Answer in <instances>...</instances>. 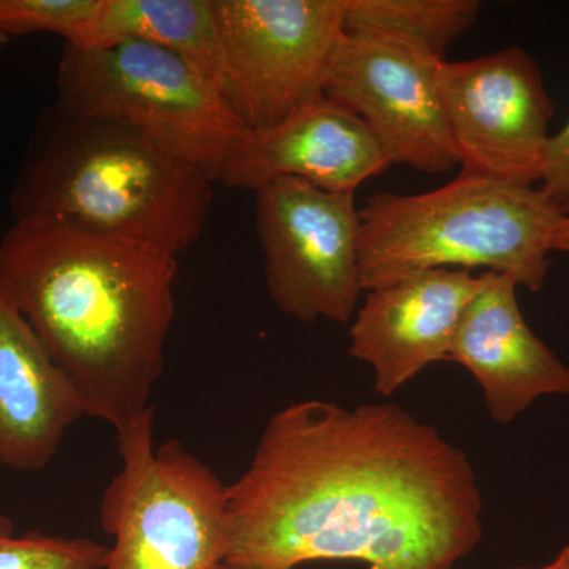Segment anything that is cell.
Here are the masks:
<instances>
[{"label":"cell","instance_id":"9","mask_svg":"<svg viewBox=\"0 0 569 569\" xmlns=\"http://www.w3.org/2000/svg\"><path fill=\"white\" fill-rule=\"evenodd\" d=\"M438 84L463 173L520 186L541 181L556 107L530 52L509 47L443 61Z\"/></svg>","mask_w":569,"mask_h":569},{"label":"cell","instance_id":"23","mask_svg":"<svg viewBox=\"0 0 569 569\" xmlns=\"http://www.w3.org/2000/svg\"><path fill=\"white\" fill-rule=\"evenodd\" d=\"M10 37L7 36V33L2 32V29H0V50H2L3 47H6L7 43H9Z\"/></svg>","mask_w":569,"mask_h":569},{"label":"cell","instance_id":"17","mask_svg":"<svg viewBox=\"0 0 569 569\" xmlns=\"http://www.w3.org/2000/svg\"><path fill=\"white\" fill-rule=\"evenodd\" d=\"M108 550L92 538L17 535L13 520L0 515V569H104Z\"/></svg>","mask_w":569,"mask_h":569},{"label":"cell","instance_id":"11","mask_svg":"<svg viewBox=\"0 0 569 569\" xmlns=\"http://www.w3.org/2000/svg\"><path fill=\"white\" fill-rule=\"evenodd\" d=\"M482 287L485 274L432 269L369 291L351 321L348 353L372 367L378 395L392 396L451 359L463 312Z\"/></svg>","mask_w":569,"mask_h":569},{"label":"cell","instance_id":"21","mask_svg":"<svg viewBox=\"0 0 569 569\" xmlns=\"http://www.w3.org/2000/svg\"><path fill=\"white\" fill-rule=\"evenodd\" d=\"M515 569H569V546L560 550L559 556L556 557L550 563L545 565V567L538 568H515Z\"/></svg>","mask_w":569,"mask_h":569},{"label":"cell","instance_id":"12","mask_svg":"<svg viewBox=\"0 0 569 569\" xmlns=\"http://www.w3.org/2000/svg\"><path fill=\"white\" fill-rule=\"evenodd\" d=\"M388 167L366 123L325 97L271 129H246L224 157L217 182L257 192L291 178L328 192L355 193Z\"/></svg>","mask_w":569,"mask_h":569},{"label":"cell","instance_id":"16","mask_svg":"<svg viewBox=\"0 0 569 569\" xmlns=\"http://www.w3.org/2000/svg\"><path fill=\"white\" fill-rule=\"evenodd\" d=\"M343 31L396 41L447 61L448 48L478 20V0H342Z\"/></svg>","mask_w":569,"mask_h":569},{"label":"cell","instance_id":"7","mask_svg":"<svg viewBox=\"0 0 569 569\" xmlns=\"http://www.w3.org/2000/svg\"><path fill=\"white\" fill-rule=\"evenodd\" d=\"M224 97L247 130L325 99L343 31L342 0H212Z\"/></svg>","mask_w":569,"mask_h":569},{"label":"cell","instance_id":"13","mask_svg":"<svg viewBox=\"0 0 569 569\" xmlns=\"http://www.w3.org/2000/svg\"><path fill=\"white\" fill-rule=\"evenodd\" d=\"M519 284L485 272V287L460 320L451 359L473 373L490 418L508 426L545 396L569 397V367L522 316Z\"/></svg>","mask_w":569,"mask_h":569},{"label":"cell","instance_id":"20","mask_svg":"<svg viewBox=\"0 0 569 569\" xmlns=\"http://www.w3.org/2000/svg\"><path fill=\"white\" fill-rule=\"evenodd\" d=\"M552 252L569 254V216H565L553 231Z\"/></svg>","mask_w":569,"mask_h":569},{"label":"cell","instance_id":"10","mask_svg":"<svg viewBox=\"0 0 569 569\" xmlns=\"http://www.w3.org/2000/svg\"><path fill=\"white\" fill-rule=\"evenodd\" d=\"M441 62L396 41L346 33L325 97L366 123L389 164L448 173L459 159L438 84Z\"/></svg>","mask_w":569,"mask_h":569},{"label":"cell","instance_id":"2","mask_svg":"<svg viewBox=\"0 0 569 569\" xmlns=\"http://www.w3.org/2000/svg\"><path fill=\"white\" fill-rule=\"evenodd\" d=\"M179 261L61 220H21L0 241V287L84 403L122 429L151 410L173 325Z\"/></svg>","mask_w":569,"mask_h":569},{"label":"cell","instance_id":"6","mask_svg":"<svg viewBox=\"0 0 569 569\" xmlns=\"http://www.w3.org/2000/svg\"><path fill=\"white\" fill-rule=\"evenodd\" d=\"M156 408L116 430L122 466L100 503L104 569H217L228 550L227 486L179 440L153 445Z\"/></svg>","mask_w":569,"mask_h":569},{"label":"cell","instance_id":"5","mask_svg":"<svg viewBox=\"0 0 569 569\" xmlns=\"http://www.w3.org/2000/svg\"><path fill=\"white\" fill-rule=\"evenodd\" d=\"M56 89L62 111L121 122L216 181L246 130L216 86L173 52L142 41L63 44Z\"/></svg>","mask_w":569,"mask_h":569},{"label":"cell","instance_id":"19","mask_svg":"<svg viewBox=\"0 0 569 569\" xmlns=\"http://www.w3.org/2000/svg\"><path fill=\"white\" fill-rule=\"evenodd\" d=\"M539 189L563 216H569V118L550 137Z\"/></svg>","mask_w":569,"mask_h":569},{"label":"cell","instance_id":"15","mask_svg":"<svg viewBox=\"0 0 569 569\" xmlns=\"http://www.w3.org/2000/svg\"><path fill=\"white\" fill-rule=\"evenodd\" d=\"M142 41L173 52L224 96V59L212 0H104L86 48Z\"/></svg>","mask_w":569,"mask_h":569},{"label":"cell","instance_id":"3","mask_svg":"<svg viewBox=\"0 0 569 569\" xmlns=\"http://www.w3.org/2000/svg\"><path fill=\"white\" fill-rule=\"evenodd\" d=\"M213 182L121 122L54 104L33 130L10 209L14 222L61 220L179 258L203 236Z\"/></svg>","mask_w":569,"mask_h":569},{"label":"cell","instance_id":"8","mask_svg":"<svg viewBox=\"0 0 569 569\" xmlns=\"http://www.w3.org/2000/svg\"><path fill=\"white\" fill-rule=\"evenodd\" d=\"M254 193L266 288L277 309L301 323L351 325L365 291L355 193L328 192L291 178Z\"/></svg>","mask_w":569,"mask_h":569},{"label":"cell","instance_id":"22","mask_svg":"<svg viewBox=\"0 0 569 569\" xmlns=\"http://www.w3.org/2000/svg\"><path fill=\"white\" fill-rule=\"evenodd\" d=\"M217 569H258V568H250V567H242V565H234V563H224L220 565Z\"/></svg>","mask_w":569,"mask_h":569},{"label":"cell","instance_id":"14","mask_svg":"<svg viewBox=\"0 0 569 569\" xmlns=\"http://www.w3.org/2000/svg\"><path fill=\"white\" fill-rule=\"evenodd\" d=\"M84 403L66 373L0 287V466H50Z\"/></svg>","mask_w":569,"mask_h":569},{"label":"cell","instance_id":"4","mask_svg":"<svg viewBox=\"0 0 569 569\" xmlns=\"http://www.w3.org/2000/svg\"><path fill=\"white\" fill-rule=\"evenodd\" d=\"M539 186L460 173L418 194L377 193L359 209L362 290L432 269H488L537 293L563 219Z\"/></svg>","mask_w":569,"mask_h":569},{"label":"cell","instance_id":"1","mask_svg":"<svg viewBox=\"0 0 569 569\" xmlns=\"http://www.w3.org/2000/svg\"><path fill=\"white\" fill-rule=\"evenodd\" d=\"M482 509L466 452L402 407L299 400L269 418L227 486L224 561L452 569L481 542Z\"/></svg>","mask_w":569,"mask_h":569},{"label":"cell","instance_id":"18","mask_svg":"<svg viewBox=\"0 0 569 569\" xmlns=\"http://www.w3.org/2000/svg\"><path fill=\"white\" fill-rule=\"evenodd\" d=\"M104 0H0V29L9 37L50 32L86 48Z\"/></svg>","mask_w":569,"mask_h":569}]
</instances>
